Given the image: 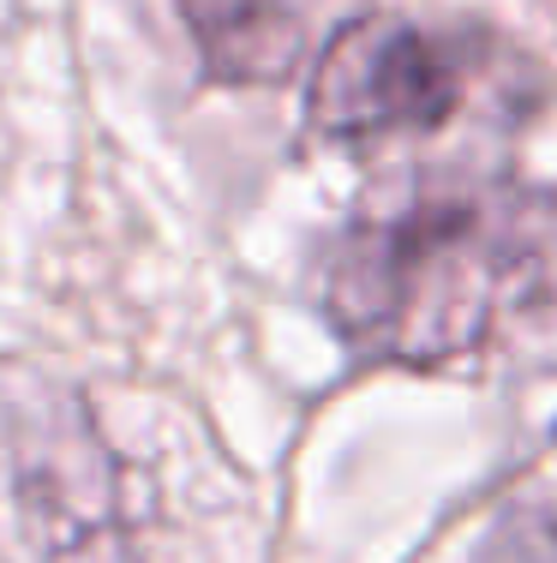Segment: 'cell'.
Returning a JSON list of instances; mask_svg holds the SVG:
<instances>
[{"mask_svg":"<svg viewBox=\"0 0 557 563\" xmlns=\"http://www.w3.org/2000/svg\"><path fill=\"white\" fill-rule=\"evenodd\" d=\"M539 282V217L510 186H414L330 246L324 312L378 366H449Z\"/></svg>","mask_w":557,"mask_h":563,"instance_id":"1","label":"cell"},{"mask_svg":"<svg viewBox=\"0 0 557 563\" xmlns=\"http://www.w3.org/2000/svg\"><path fill=\"white\" fill-rule=\"evenodd\" d=\"M461 55L408 19H354L312 60L307 114L324 139L420 132L461 109Z\"/></svg>","mask_w":557,"mask_h":563,"instance_id":"2","label":"cell"},{"mask_svg":"<svg viewBox=\"0 0 557 563\" xmlns=\"http://www.w3.org/2000/svg\"><path fill=\"white\" fill-rule=\"evenodd\" d=\"M198 55L229 85H282L360 19V0H175Z\"/></svg>","mask_w":557,"mask_h":563,"instance_id":"3","label":"cell"}]
</instances>
